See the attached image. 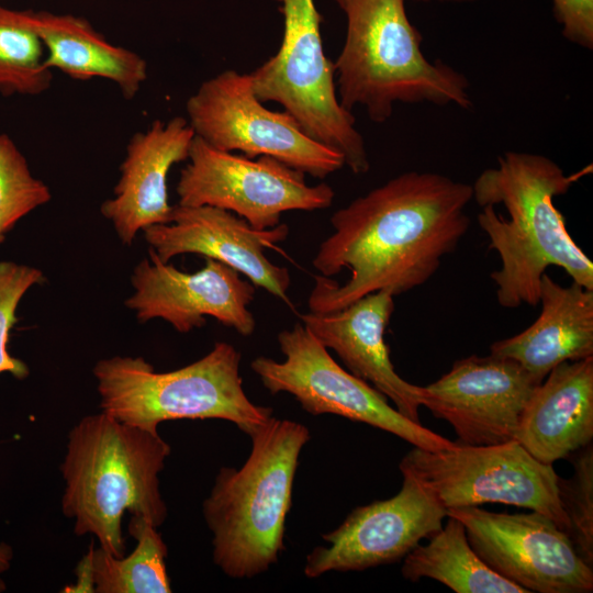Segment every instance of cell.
Here are the masks:
<instances>
[{
	"instance_id": "obj_1",
	"label": "cell",
	"mask_w": 593,
	"mask_h": 593,
	"mask_svg": "<svg viewBox=\"0 0 593 593\" xmlns=\"http://www.w3.org/2000/svg\"><path fill=\"white\" fill-rule=\"evenodd\" d=\"M472 187L437 172L407 171L337 210L334 232L312 260L313 313L346 307L381 290L394 296L425 283L466 235Z\"/></svg>"
},
{
	"instance_id": "obj_2",
	"label": "cell",
	"mask_w": 593,
	"mask_h": 593,
	"mask_svg": "<svg viewBox=\"0 0 593 593\" xmlns=\"http://www.w3.org/2000/svg\"><path fill=\"white\" fill-rule=\"evenodd\" d=\"M592 166L566 175L550 158L506 152L483 170L472 187L482 209L478 223L488 235L501 267L491 273L501 306L539 302L540 282L549 266L562 268L572 281L593 290V264L567 231L553 198L564 194Z\"/></svg>"
},
{
	"instance_id": "obj_3",
	"label": "cell",
	"mask_w": 593,
	"mask_h": 593,
	"mask_svg": "<svg viewBox=\"0 0 593 593\" xmlns=\"http://www.w3.org/2000/svg\"><path fill=\"white\" fill-rule=\"evenodd\" d=\"M171 448L158 432L99 412L69 432L60 465L65 482L61 512L76 536L91 535L107 552L125 555L122 521L127 512L160 527L167 506L159 473Z\"/></svg>"
},
{
	"instance_id": "obj_4",
	"label": "cell",
	"mask_w": 593,
	"mask_h": 593,
	"mask_svg": "<svg viewBox=\"0 0 593 593\" xmlns=\"http://www.w3.org/2000/svg\"><path fill=\"white\" fill-rule=\"evenodd\" d=\"M333 1L346 16L345 42L334 61L337 97L346 110L360 105L382 123L396 103L472 107L467 77L424 55L423 36L404 0Z\"/></svg>"
},
{
	"instance_id": "obj_5",
	"label": "cell",
	"mask_w": 593,
	"mask_h": 593,
	"mask_svg": "<svg viewBox=\"0 0 593 593\" xmlns=\"http://www.w3.org/2000/svg\"><path fill=\"white\" fill-rule=\"evenodd\" d=\"M248 436L251 449L245 463L222 467L202 504L213 535V562L233 579L254 578L278 561L310 432L301 423L271 416Z\"/></svg>"
},
{
	"instance_id": "obj_6",
	"label": "cell",
	"mask_w": 593,
	"mask_h": 593,
	"mask_svg": "<svg viewBox=\"0 0 593 593\" xmlns=\"http://www.w3.org/2000/svg\"><path fill=\"white\" fill-rule=\"evenodd\" d=\"M240 354L216 342L209 354L179 369L157 372L143 357L100 359L92 373L100 410L149 432L176 419L217 418L249 435L272 416V409L253 403L243 389Z\"/></svg>"
},
{
	"instance_id": "obj_7",
	"label": "cell",
	"mask_w": 593,
	"mask_h": 593,
	"mask_svg": "<svg viewBox=\"0 0 593 593\" xmlns=\"http://www.w3.org/2000/svg\"><path fill=\"white\" fill-rule=\"evenodd\" d=\"M275 1L283 16L282 42L249 74L256 97L279 103L307 136L338 152L353 174L368 172L365 141L337 97L334 63L323 47V16L314 0Z\"/></svg>"
},
{
	"instance_id": "obj_8",
	"label": "cell",
	"mask_w": 593,
	"mask_h": 593,
	"mask_svg": "<svg viewBox=\"0 0 593 593\" xmlns=\"http://www.w3.org/2000/svg\"><path fill=\"white\" fill-rule=\"evenodd\" d=\"M399 467L446 510L484 503L514 505L547 515L567 533L552 465L537 460L516 440L456 444L441 450L414 447Z\"/></svg>"
},
{
	"instance_id": "obj_9",
	"label": "cell",
	"mask_w": 593,
	"mask_h": 593,
	"mask_svg": "<svg viewBox=\"0 0 593 593\" xmlns=\"http://www.w3.org/2000/svg\"><path fill=\"white\" fill-rule=\"evenodd\" d=\"M278 344L283 361L260 356L251 370L271 393L287 392L312 415L334 414L389 432L426 450L450 449L456 443L414 422L368 382L339 366L301 323L281 331Z\"/></svg>"
},
{
	"instance_id": "obj_10",
	"label": "cell",
	"mask_w": 593,
	"mask_h": 593,
	"mask_svg": "<svg viewBox=\"0 0 593 593\" xmlns=\"http://www.w3.org/2000/svg\"><path fill=\"white\" fill-rule=\"evenodd\" d=\"M194 135L225 152L272 157L317 179L345 166L336 150L307 136L286 111H271L256 97L249 74L224 70L203 81L186 103Z\"/></svg>"
},
{
	"instance_id": "obj_11",
	"label": "cell",
	"mask_w": 593,
	"mask_h": 593,
	"mask_svg": "<svg viewBox=\"0 0 593 593\" xmlns=\"http://www.w3.org/2000/svg\"><path fill=\"white\" fill-rule=\"evenodd\" d=\"M187 160L176 187L179 205L227 210L259 231L279 225L287 211L327 209L335 197L327 183L310 186L305 174L272 157L221 150L198 136Z\"/></svg>"
},
{
	"instance_id": "obj_12",
	"label": "cell",
	"mask_w": 593,
	"mask_h": 593,
	"mask_svg": "<svg viewBox=\"0 0 593 593\" xmlns=\"http://www.w3.org/2000/svg\"><path fill=\"white\" fill-rule=\"evenodd\" d=\"M447 516L463 524L472 549L493 571L527 592H592V567L547 515L463 506L447 510Z\"/></svg>"
},
{
	"instance_id": "obj_13",
	"label": "cell",
	"mask_w": 593,
	"mask_h": 593,
	"mask_svg": "<svg viewBox=\"0 0 593 593\" xmlns=\"http://www.w3.org/2000/svg\"><path fill=\"white\" fill-rule=\"evenodd\" d=\"M538 384L511 358L472 355L455 361L435 382L419 385V403L448 422L463 445H497L515 440Z\"/></svg>"
},
{
	"instance_id": "obj_14",
	"label": "cell",
	"mask_w": 593,
	"mask_h": 593,
	"mask_svg": "<svg viewBox=\"0 0 593 593\" xmlns=\"http://www.w3.org/2000/svg\"><path fill=\"white\" fill-rule=\"evenodd\" d=\"M131 283L133 293L125 306L139 323L161 318L184 334L203 326L205 316H211L243 336L255 332L256 321L248 309L254 283L216 259L206 257L203 268L184 272L163 262L149 248V259L136 265Z\"/></svg>"
},
{
	"instance_id": "obj_15",
	"label": "cell",
	"mask_w": 593,
	"mask_h": 593,
	"mask_svg": "<svg viewBox=\"0 0 593 593\" xmlns=\"http://www.w3.org/2000/svg\"><path fill=\"white\" fill-rule=\"evenodd\" d=\"M402 475L398 494L356 507L336 529L322 535L328 546L307 555V578L396 562L443 527L447 510L411 477Z\"/></svg>"
},
{
	"instance_id": "obj_16",
	"label": "cell",
	"mask_w": 593,
	"mask_h": 593,
	"mask_svg": "<svg viewBox=\"0 0 593 593\" xmlns=\"http://www.w3.org/2000/svg\"><path fill=\"white\" fill-rule=\"evenodd\" d=\"M142 232L163 262L183 254L216 259L291 306L290 272L265 254L267 248H275L288 237L287 224L259 231L227 210L176 204L169 223L153 224Z\"/></svg>"
},
{
	"instance_id": "obj_17",
	"label": "cell",
	"mask_w": 593,
	"mask_h": 593,
	"mask_svg": "<svg viewBox=\"0 0 593 593\" xmlns=\"http://www.w3.org/2000/svg\"><path fill=\"white\" fill-rule=\"evenodd\" d=\"M194 136L188 120L175 116L155 120L130 138L113 197L100 206L124 245H132L143 228L170 222L167 176L175 164L188 159Z\"/></svg>"
},
{
	"instance_id": "obj_18",
	"label": "cell",
	"mask_w": 593,
	"mask_h": 593,
	"mask_svg": "<svg viewBox=\"0 0 593 593\" xmlns=\"http://www.w3.org/2000/svg\"><path fill=\"white\" fill-rule=\"evenodd\" d=\"M387 290L367 294L338 311L309 312L300 317L310 333L336 353L349 372L371 384L407 418L419 423V385L401 378L384 339L394 311Z\"/></svg>"
},
{
	"instance_id": "obj_19",
	"label": "cell",
	"mask_w": 593,
	"mask_h": 593,
	"mask_svg": "<svg viewBox=\"0 0 593 593\" xmlns=\"http://www.w3.org/2000/svg\"><path fill=\"white\" fill-rule=\"evenodd\" d=\"M593 438V357L555 367L532 393L515 437L537 460L552 465Z\"/></svg>"
},
{
	"instance_id": "obj_20",
	"label": "cell",
	"mask_w": 593,
	"mask_h": 593,
	"mask_svg": "<svg viewBox=\"0 0 593 593\" xmlns=\"http://www.w3.org/2000/svg\"><path fill=\"white\" fill-rule=\"evenodd\" d=\"M538 318L523 332L491 345V354L519 363L538 383L558 365L593 357V290L561 286L546 272Z\"/></svg>"
},
{
	"instance_id": "obj_21",
	"label": "cell",
	"mask_w": 593,
	"mask_h": 593,
	"mask_svg": "<svg viewBox=\"0 0 593 593\" xmlns=\"http://www.w3.org/2000/svg\"><path fill=\"white\" fill-rule=\"evenodd\" d=\"M21 14L44 44L52 70L58 69L76 80H109L126 100H132L146 81V60L109 42L86 19L49 11L21 10Z\"/></svg>"
},
{
	"instance_id": "obj_22",
	"label": "cell",
	"mask_w": 593,
	"mask_h": 593,
	"mask_svg": "<svg viewBox=\"0 0 593 593\" xmlns=\"http://www.w3.org/2000/svg\"><path fill=\"white\" fill-rule=\"evenodd\" d=\"M445 527L426 545H417L403 559L402 575L416 582L436 580L457 593H526L516 583L493 571L472 549L463 524L447 516Z\"/></svg>"
},
{
	"instance_id": "obj_23",
	"label": "cell",
	"mask_w": 593,
	"mask_h": 593,
	"mask_svg": "<svg viewBox=\"0 0 593 593\" xmlns=\"http://www.w3.org/2000/svg\"><path fill=\"white\" fill-rule=\"evenodd\" d=\"M150 522L131 516L128 534L135 547L128 555L115 557L91 546L94 593H170L167 573V546Z\"/></svg>"
},
{
	"instance_id": "obj_24",
	"label": "cell",
	"mask_w": 593,
	"mask_h": 593,
	"mask_svg": "<svg viewBox=\"0 0 593 593\" xmlns=\"http://www.w3.org/2000/svg\"><path fill=\"white\" fill-rule=\"evenodd\" d=\"M52 81L38 35L24 22L21 10L0 4V93L38 96Z\"/></svg>"
},
{
	"instance_id": "obj_25",
	"label": "cell",
	"mask_w": 593,
	"mask_h": 593,
	"mask_svg": "<svg viewBox=\"0 0 593 593\" xmlns=\"http://www.w3.org/2000/svg\"><path fill=\"white\" fill-rule=\"evenodd\" d=\"M52 199L47 184L35 178L14 141L0 134V234Z\"/></svg>"
},
{
	"instance_id": "obj_26",
	"label": "cell",
	"mask_w": 593,
	"mask_h": 593,
	"mask_svg": "<svg viewBox=\"0 0 593 593\" xmlns=\"http://www.w3.org/2000/svg\"><path fill=\"white\" fill-rule=\"evenodd\" d=\"M577 450L574 474L558 477L559 499L568 522L567 535L579 556L593 563V448L591 443Z\"/></svg>"
},
{
	"instance_id": "obj_27",
	"label": "cell",
	"mask_w": 593,
	"mask_h": 593,
	"mask_svg": "<svg viewBox=\"0 0 593 593\" xmlns=\"http://www.w3.org/2000/svg\"><path fill=\"white\" fill-rule=\"evenodd\" d=\"M45 280L43 272L34 267L13 261H0V373L9 372L14 378L25 379L27 365L8 353L11 328L18 322L15 312L24 293L34 284Z\"/></svg>"
},
{
	"instance_id": "obj_28",
	"label": "cell",
	"mask_w": 593,
	"mask_h": 593,
	"mask_svg": "<svg viewBox=\"0 0 593 593\" xmlns=\"http://www.w3.org/2000/svg\"><path fill=\"white\" fill-rule=\"evenodd\" d=\"M552 13L566 40L593 48V0H551Z\"/></svg>"
},
{
	"instance_id": "obj_29",
	"label": "cell",
	"mask_w": 593,
	"mask_h": 593,
	"mask_svg": "<svg viewBox=\"0 0 593 593\" xmlns=\"http://www.w3.org/2000/svg\"><path fill=\"white\" fill-rule=\"evenodd\" d=\"M76 583L61 590L65 593H94V582L91 564V546L88 552L78 562L76 569Z\"/></svg>"
},
{
	"instance_id": "obj_30",
	"label": "cell",
	"mask_w": 593,
	"mask_h": 593,
	"mask_svg": "<svg viewBox=\"0 0 593 593\" xmlns=\"http://www.w3.org/2000/svg\"><path fill=\"white\" fill-rule=\"evenodd\" d=\"M13 559V549L7 542H0V593L7 590V584L1 574L8 571Z\"/></svg>"
},
{
	"instance_id": "obj_31",
	"label": "cell",
	"mask_w": 593,
	"mask_h": 593,
	"mask_svg": "<svg viewBox=\"0 0 593 593\" xmlns=\"http://www.w3.org/2000/svg\"><path fill=\"white\" fill-rule=\"evenodd\" d=\"M419 2H429V1H441V2H473L478 0H416Z\"/></svg>"
},
{
	"instance_id": "obj_32",
	"label": "cell",
	"mask_w": 593,
	"mask_h": 593,
	"mask_svg": "<svg viewBox=\"0 0 593 593\" xmlns=\"http://www.w3.org/2000/svg\"><path fill=\"white\" fill-rule=\"evenodd\" d=\"M4 242V235L0 234V244Z\"/></svg>"
}]
</instances>
